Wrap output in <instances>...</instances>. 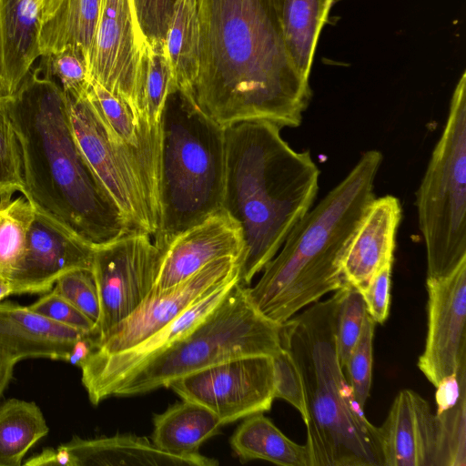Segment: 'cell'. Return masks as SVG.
Wrapping results in <instances>:
<instances>
[{"instance_id":"1","label":"cell","mask_w":466,"mask_h":466,"mask_svg":"<svg viewBox=\"0 0 466 466\" xmlns=\"http://www.w3.org/2000/svg\"><path fill=\"white\" fill-rule=\"evenodd\" d=\"M198 106L222 127L261 119L298 127L311 91L287 52L273 0H197Z\"/></svg>"},{"instance_id":"2","label":"cell","mask_w":466,"mask_h":466,"mask_svg":"<svg viewBox=\"0 0 466 466\" xmlns=\"http://www.w3.org/2000/svg\"><path fill=\"white\" fill-rule=\"evenodd\" d=\"M39 69L2 97L22 153V194L35 210L94 248L132 230L75 137L67 96Z\"/></svg>"},{"instance_id":"3","label":"cell","mask_w":466,"mask_h":466,"mask_svg":"<svg viewBox=\"0 0 466 466\" xmlns=\"http://www.w3.org/2000/svg\"><path fill=\"white\" fill-rule=\"evenodd\" d=\"M280 130L261 119L225 127L221 209L242 231L239 283L244 286L275 257L319 191L320 170L310 152L292 148Z\"/></svg>"},{"instance_id":"4","label":"cell","mask_w":466,"mask_h":466,"mask_svg":"<svg viewBox=\"0 0 466 466\" xmlns=\"http://www.w3.org/2000/svg\"><path fill=\"white\" fill-rule=\"evenodd\" d=\"M383 160L365 151L350 172L292 228L249 299L266 318L282 324L306 306L347 285L344 259L351 239L375 198Z\"/></svg>"},{"instance_id":"5","label":"cell","mask_w":466,"mask_h":466,"mask_svg":"<svg viewBox=\"0 0 466 466\" xmlns=\"http://www.w3.org/2000/svg\"><path fill=\"white\" fill-rule=\"evenodd\" d=\"M344 287L280 325L281 348L300 373L311 466H384L379 428L354 398L340 365L336 317Z\"/></svg>"},{"instance_id":"6","label":"cell","mask_w":466,"mask_h":466,"mask_svg":"<svg viewBox=\"0 0 466 466\" xmlns=\"http://www.w3.org/2000/svg\"><path fill=\"white\" fill-rule=\"evenodd\" d=\"M225 153V128L194 97L169 94L160 121L159 227L153 238L160 252L221 209Z\"/></svg>"},{"instance_id":"7","label":"cell","mask_w":466,"mask_h":466,"mask_svg":"<svg viewBox=\"0 0 466 466\" xmlns=\"http://www.w3.org/2000/svg\"><path fill=\"white\" fill-rule=\"evenodd\" d=\"M280 324L263 316L248 287L236 283L195 328L118 381L110 397L145 394L184 376L234 358L273 357L282 348Z\"/></svg>"},{"instance_id":"8","label":"cell","mask_w":466,"mask_h":466,"mask_svg":"<svg viewBox=\"0 0 466 466\" xmlns=\"http://www.w3.org/2000/svg\"><path fill=\"white\" fill-rule=\"evenodd\" d=\"M427 278L451 273L466 259V74L451 99L441 135L416 191Z\"/></svg>"},{"instance_id":"9","label":"cell","mask_w":466,"mask_h":466,"mask_svg":"<svg viewBox=\"0 0 466 466\" xmlns=\"http://www.w3.org/2000/svg\"><path fill=\"white\" fill-rule=\"evenodd\" d=\"M160 258L152 237L141 231H130L95 248L91 271L100 304L95 344L149 296Z\"/></svg>"},{"instance_id":"10","label":"cell","mask_w":466,"mask_h":466,"mask_svg":"<svg viewBox=\"0 0 466 466\" xmlns=\"http://www.w3.org/2000/svg\"><path fill=\"white\" fill-rule=\"evenodd\" d=\"M182 400L208 408L222 425L268 411L274 397L271 356L228 360L169 383Z\"/></svg>"},{"instance_id":"11","label":"cell","mask_w":466,"mask_h":466,"mask_svg":"<svg viewBox=\"0 0 466 466\" xmlns=\"http://www.w3.org/2000/svg\"><path fill=\"white\" fill-rule=\"evenodd\" d=\"M66 96L75 137L94 174L130 228L153 238L157 227L126 154L111 137L87 93L77 97Z\"/></svg>"},{"instance_id":"12","label":"cell","mask_w":466,"mask_h":466,"mask_svg":"<svg viewBox=\"0 0 466 466\" xmlns=\"http://www.w3.org/2000/svg\"><path fill=\"white\" fill-rule=\"evenodd\" d=\"M240 261V257L216 259L179 285L150 293L130 316L95 344L87 358L102 359L137 347L214 289L239 277Z\"/></svg>"},{"instance_id":"13","label":"cell","mask_w":466,"mask_h":466,"mask_svg":"<svg viewBox=\"0 0 466 466\" xmlns=\"http://www.w3.org/2000/svg\"><path fill=\"white\" fill-rule=\"evenodd\" d=\"M143 39L131 0H102L94 38L90 78L121 98L142 125L137 104V70Z\"/></svg>"},{"instance_id":"14","label":"cell","mask_w":466,"mask_h":466,"mask_svg":"<svg viewBox=\"0 0 466 466\" xmlns=\"http://www.w3.org/2000/svg\"><path fill=\"white\" fill-rule=\"evenodd\" d=\"M428 329L418 367L436 387L466 362V259L445 277L427 278Z\"/></svg>"},{"instance_id":"15","label":"cell","mask_w":466,"mask_h":466,"mask_svg":"<svg viewBox=\"0 0 466 466\" xmlns=\"http://www.w3.org/2000/svg\"><path fill=\"white\" fill-rule=\"evenodd\" d=\"M95 248L35 211L9 282L14 294L46 293L63 275L92 269Z\"/></svg>"},{"instance_id":"16","label":"cell","mask_w":466,"mask_h":466,"mask_svg":"<svg viewBox=\"0 0 466 466\" xmlns=\"http://www.w3.org/2000/svg\"><path fill=\"white\" fill-rule=\"evenodd\" d=\"M243 251L240 226L220 209L177 235L161 251L157 277L151 293L179 285L216 259L242 258Z\"/></svg>"},{"instance_id":"17","label":"cell","mask_w":466,"mask_h":466,"mask_svg":"<svg viewBox=\"0 0 466 466\" xmlns=\"http://www.w3.org/2000/svg\"><path fill=\"white\" fill-rule=\"evenodd\" d=\"M379 431L384 466H433L435 416L417 392L400 390Z\"/></svg>"},{"instance_id":"18","label":"cell","mask_w":466,"mask_h":466,"mask_svg":"<svg viewBox=\"0 0 466 466\" xmlns=\"http://www.w3.org/2000/svg\"><path fill=\"white\" fill-rule=\"evenodd\" d=\"M400 219L398 198H375L355 232L344 259L343 273L347 284L361 294L384 266L393 263Z\"/></svg>"},{"instance_id":"19","label":"cell","mask_w":466,"mask_h":466,"mask_svg":"<svg viewBox=\"0 0 466 466\" xmlns=\"http://www.w3.org/2000/svg\"><path fill=\"white\" fill-rule=\"evenodd\" d=\"M91 335L12 301L0 303V350L15 362L27 358L67 361L74 343ZM93 336V335H92Z\"/></svg>"},{"instance_id":"20","label":"cell","mask_w":466,"mask_h":466,"mask_svg":"<svg viewBox=\"0 0 466 466\" xmlns=\"http://www.w3.org/2000/svg\"><path fill=\"white\" fill-rule=\"evenodd\" d=\"M39 0H0L2 97L14 94L41 56Z\"/></svg>"},{"instance_id":"21","label":"cell","mask_w":466,"mask_h":466,"mask_svg":"<svg viewBox=\"0 0 466 466\" xmlns=\"http://www.w3.org/2000/svg\"><path fill=\"white\" fill-rule=\"evenodd\" d=\"M74 466H213L211 462L167 453L151 440L131 433L82 439L74 436L64 443Z\"/></svg>"},{"instance_id":"22","label":"cell","mask_w":466,"mask_h":466,"mask_svg":"<svg viewBox=\"0 0 466 466\" xmlns=\"http://www.w3.org/2000/svg\"><path fill=\"white\" fill-rule=\"evenodd\" d=\"M218 417L197 402L182 400L153 418L151 441L159 450L177 456L218 465L216 459L199 453L200 446L219 432Z\"/></svg>"},{"instance_id":"23","label":"cell","mask_w":466,"mask_h":466,"mask_svg":"<svg viewBox=\"0 0 466 466\" xmlns=\"http://www.w3.org/2000/svg\"><path fill=\"white\" fill-rule=\"evenodd\" d=\"M334 0H273L287 52L309 79L321 28Z\"/></svg>"},{"instance_id":"24","label":"cell","mask_w":466,"mask_h":466,"mask_svg":"<svg viewBox=\"0 0 466 466\" xmlns=\"http://www.w3.org/2000/svg\"><path fill=\"white\" fill-rule=\"evenodd\" d=\"M102 0H61L56 11L42 23L41 57L67 47L81 52L90 63Z\"/></svg>"},{"instance_id":"25","label":"cell","mask_w":466,"mask_h":466,"mask_svg":"<svg viewBox=\"0 0 466 466\" xmlns=\"http://www.w3.org/2000/svg\"><path fill=\"white\" fill-rule=\"evenodd\" d=\"M230 445L242 462L262 460L282 466H311L307 445L289 439L263 413L247 417L231 436Z\"/></svg>"},{"instance_id":"26","label":"cell","mask_w":466,"mask_h":466,"mask_svg":"<svg viewBox=\"0 0 466 466\" xmlns=\"http://www.w3.org/2000/svg\"><path fill=\"white\" fill-rule=\"evenodd\" d=\"M176 89L195 98L200 28L197 0H177L165 38Z\"/></svg>"},{"instance_id":"27","label":"cell","mask_w":466,"mask_h":466,"mask_svg":"<svg viewBox=\"0 0 466 466\" xmlns=\"http://www.w3.org/2000/svg\"><path fill=\"white\" fill-rule=\"evenodd\" d=\"M176 89L165 41L144 42L137 70V96L143 127L160 134L166 100Z\"/></svg>"},{"instance_id":"28","label":"cell","mask_w":466,"mask_h":466,"mask_svg":"<svg viewBox=\"0 0 466 466\" xmlns=\"http://www.w3.org/2000/svg\"><path fill=\"white\" fill-rule=\"evenodd\" d=\"M49 431L35 401L9 399L0 404V466H20L27 451Z\"/></svg>"},{"instance_id":"29","label":"cell","mask_w":466,"mask_h":466,"mask_svg":"<svg viewBox=\"0 0 466 466\" xmlns=\"http://www.w3.org/2000/svg\"><path fill=\"white\" fill-rule=\"evenodd\" d=\"M35 212L25 197L0 201V279L9 281L25 250Z\"/></svg>"},{"instance_id":"30","label":"cell","mask_w":466,"mask_h":466,"mask_svg":"<svg viewBox=\"0 0 466 466\" xmlns=\"http://www.w3.org/2000/svg\"><path fill=\"white\" fill-rule=\"evenodd\" d=\"M433 466L466 465V393L451 408L434 413Z\"/></svg>"},{"instance_id":"31","label":"cell","mask_w":466,"mask_h":466,"mask_svg":"<svg viewBox=\"0 0 466 466\" xmlns=\"http://www.w3.org/2000/svg\"><path fill=\"white\" fill-rule=\"evenodd\" d=\"M24 189L22 153L11 118L0 97V201Z\"/></svg>"},{"instance_id":"32","label":"cell","mask_w":466,"mask_h":466,"mask_svg":"<svg viewBox=\"0 0 466 466\" xmlns=\"http://www.w3.org/2000/svg\"><path fill=\"white\" fill-rule=\"evenodd\" d=\"M367 308L362 294L347 284L336 317L335 338L338 355L345 367L362 331Z\"/></svg>"},{"instance_id":"33","label":"cell","mask_w":466,"mask_h":466,"mask_svg":"<svg viewBox=\"0 0 466 466\" xmlns=\"http://www.w3.org/2000/svg\"><path fill=\"white\" fill-rule=\"evenodd\" d=\"M45 75L62 88L68 96L77 97L87 93L91 78L85 56L71 47L43 56Z\"/></svg>"},{"instance_id":"34","label":"cell","mask_w":466,"mask_h":466,"mask_svg":"<svg viewBox=\"0 0 466 466\" xmlns=\"http://www.w3.org/2000/svg\"><path fill=\"white\" fill-rule=\"evenodd\" d=\"M375 324L367 313L360 339L343 368L354 398L363 410L371 387Z\"/></svg>"},{"instance_id":"35","label":"cell","mask_w":466,"mask_h":466,"mask_svg":"<svg viewBox=\"0 0 466 466\" xmlns=\"http://www.w3.org/2000/svg\"><path fill=\"white\" fill-rule=\"evenodd\" d=\"M52 290L68 300L97 325L100 304L91 270L76 269L63 275L55 283Z\"/></svg>"},{"instance_id":"36","label":"cell","mask_w":466,"mask_h":466,"mask_svg":"<svg viewBox=\"0 0 466 466\" xmlns=\"http://www.w3.org/2000/svg\"><path fill=\"white\" fill-rule=\"evenodd\" d=\"M274 370V397L291 404L302 420H307V406L303 383L292 357L282 349L272 357Z\"/></svg>"},{"instance_id":"37","label":"cell","mask_w":466,"mask_h":466,"mask_svg":"<svg viewBox=\"0 0 466 466\" xmlns=\"http://www.w3.org/2000/svg\"><path fill=\"white\" fill-rule=\"evenodd\" d=\"M140 34L147 43L165 41L177 0H131Z\"/></svg>"},{"instance_id":"38","label":"cell","mask_w":466,"mask_h":466,"mask_svg":"<svg viewBox=\"0 0 466 466\" xmlns=\"http://www.w3.org/2000/svg\"><path fill=\"white\" fill-rule=\"evenodd\" d=\"M28 308L56 322L91 334L96 339V324L52 289Z\"/></svg>"},{"instance_id":"39","label":"cell","mask_w":466,"mask_h":466,"mask_svg":"<svg viewBox=\"0 0 466 466\" xmlns=\"http://www.w3.org/2000/svg\"><path fill=\"white\" fill-rule=\"evenodd\" d=\"M392 264L384 266L362 293L367 313L376 323H384L389 316Z\"/></svg>"},{"instance_id":"40","label":"cell","mask_w":466,"mask_h":466,"mask_svg":"<svg viewBox=\"0 0 466 466\" xmlns=\"http://www.w3.org/2000/svg\"><path fill=\"white\" fill-rule=\"evenodd\" d=\"M28 466H42V465H65L74 466V460L70 452L61 444L57 449L46 448L40 453L31 457L24 462Z\"/></svg>"},{"instance_id":"41","label":"cell","mask_w":466,"mask_h":466,"mask_svg":"<svg viewBox=\"0 0 466 466\" xmlns=\"http://www.w3.org/2000/svg\"><path fill=\"white\" fill-rule=\"evenodd\" d=\"M95 347V337L86 335L78 339L70 350L67 362L80 367L87 359Z\"/></svg>"},{"instance_id":"42","label":"cell","mask_w":466,"mask_h":466,"mask_svg":"<svg viewBox=\"0 0 466 466\" xmlns=\"http://www.w3.org/2000/svg\"><path fill=\"white\" fill-rule=\"evenodd\" d=\"M16 362L0 350V400L12 377Z\"/></svg>"},{"instance_id":"43","label":"cell","mask_w":466,"mask_h":466,"mask_svg":"<svg viewBox=\"0 0 466 466\" xmlns=\"http://www.w3.org/2000/svg\"><path fill=\"white\" fill-rule=\"evenodd\" d=\"M42 12V23L46 20L57 8L61 0H39Z\"/></svg>"},{"instance_id":"44","label":"cell","mask_w":466,"mask_h":466,"mask_svg":"<svg viewBox=\"0 0 466 466\" xmlns=\"http://www.w3.org/2000/svg\"><path fill=\"white\" fill-rule=\"evenodd\" d=\"M11 294H14L11 283L6 279H0V301Z\"/></svg>"},{"instance_id":"45","label":"cell","mask_w":466,"mask_h":466,"mask_svg":"<svg viewBox=\"0 0 466 466\" xmlns=\"http://www.w3.org/2000/svg\"><path fill=\"white\" fill-rule=\"evenodd\" d=\"M3 94V74H2V56H1V46H0V97Z\"/></svg>"}]
</instances>
